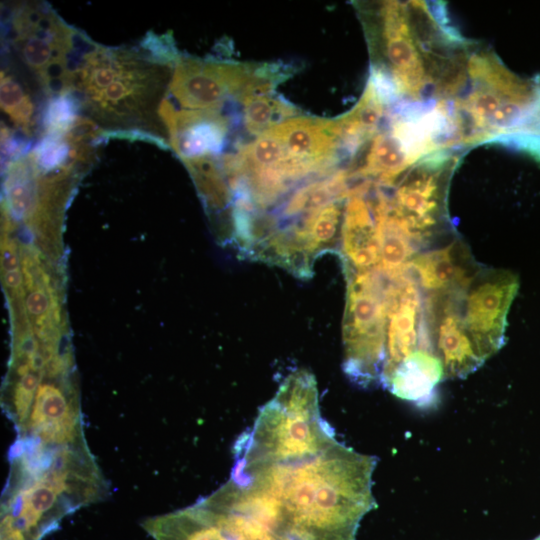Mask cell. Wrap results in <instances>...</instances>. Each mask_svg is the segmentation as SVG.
<instances>
[{"label": "cell", "instance_id": "8", "mask_svg": "<svg viewBox=\"0 0 540 540\" xmlns=\"http://www.w3.org/2000/svg\"><path fill=\"white\" fill-rule=\"evenodd\" d=\"M423 317V296L412 275L408 272L397 279L388 280L382 386L402 361L421 348Z\"/></svg>", "mask_w": 540, "mask_h": 540}, {"label": "cell", "instance_id": "9", "mask_svg": "<svg viewBox=\"0 0 540 540\" xmlns=\"http://www.w3.org/2000/svg\"><path fill=\"white\" fill-rule=\"evenodd\" d=\"M371 182L352 189L344 209L341 229V258L344 270L367 272L378 270L380 242L373 199L367 198Z\"/></svg>", "mask_w": 540, "mask_h": 540}, {"label": "cell", "instance_id": "1", "mask_svg": "<svg viewBox=\"0 0 540 540\" xmlns=\"http://www.w3.org/2000/svg\"><path fill=\"white\" fill-rule=\"evenodd\" d=\"M77 68H69L64 85L81 105L107 126L141 125L157 106L165 73L157 62L126 50L96 49Z\"/></svg>", "mask_w": 540, "mask_h": 540}, {"label": "cell", "instance_id": "11", "mask_svg": "<svg viewBox=\"0 0 540 540\" xmlns=\"http://www.w3.org/2000/svg\"><path fill=\"white\" fill-rule=\"evenodd\" d=\"M479 270L460 239L418 253L409 266V273L427 296L464 295Z\"/></svg>", "mask_w": 540, "mask_h": 540}, {"label": "cell", "instance_id": "3", "mask_svg": "<svg viewBox=\"0 0 540 540\" xmlns=\"http://www.w3.org/2000/svg\"><path fill=\"white\" fill-rule=\"evenodd\" d=\"M518 288L519 280L514 273L480 269L464 293L463 319L484 362L504 345L507 314Z\"/></svg>", "mask_w": 540, "mask_h": 540}, {"label": "cell", "instance_id": "13", "mask_svg": "<svg viewBox=\"0 0 540 540\" xmlns=\"http://www.w3.org/2000/svg\"><path fill=\"white\" fill-rule=\"evenodd\" d=\"M445 379L440 359L431 351L418 349L395 368L383 386L396 397L426 408L437 401L438 386Z\"/></svg>", "mask_w": 540, "mask_h": 540}, {"label": "cell", "instance_id": "17", "mask_svg": "<svg viewBox=\"0 0 540 540\" xmlns=\"http://www.w3.org/2000/svg\"><path fill=\"white\" fill-rule=\"evenodd\" d=\"M23 279V273L19 268L5 271L4 273V283L6 288L15 294H18L21 290Z\"/></svg>", "mask_w": 540, "mask_h": 540}, {"label": "cell", "instance_id": "7", "mask_svg": "<svg viewBox=\"0 0 540 540\" xmlns=\"http://www.w3.org/2000/svg\"><path fill=\"white\" fill-rule=\"evenodd\" d=\"M463 296H427L425 301V330L433 353L443 364L446 379L465 378L484 363L463 319Z\"/></svg>", "mask_w": 540, "mask_h": 540}, {"label": "cell", "instance_id": "2", "mask_svg": "<svg viewBox=\"0 0 540 540\" xmlns=\"http://www.w3.org/2000/svg\"><path fill=\"white\" fill-rule=\"evenodd\" d=\"M347 278L343 320V370L362 387L381 385L385 362L387 278L378 270Z\"/></svg>", "mask_w": 540, "mask_h": 540}, {"label": "cell", "instance_id": "6", "mask_svg": "<svg viewBox=\"0 0 540 540\" xmlns=\"http://www.w3.org/2000/svg\"><path fill=\"white\" fill-rule=\"evenodd\" d=\"M260 66L184 60L174 71L171 90L190 110H217L227 97L237 98L245 90L257 76Z\"/></svg>", "mask_w": 540, "mask_h": 540}, {"label": "cell", "instance_id": "10", "mask_svg": "<svg viewBox=\"0 0 540 540\" xmlns=\"http://www.w3.org/2000/svg\"><path fill=\"white\" fill-rule=\"evenodd\" d=\"M266 132L274 136L288 157L309 174L332 166L341 144L336 119L294 116Z\"/></svg>", "mask_w": 540, "mask_h": 540}, {"label": "cell", "instance_id": "5", "mask_svg": "<svg viewBox=\"0 0 540 540\" xmlns=\"http://www.w3.org/2000/svg\"><path fill=\"white\" fill-rule=\"evenodd\" d=\"M16 439L52 448L87 445L78 393L69 380H41Z\"/></svg>", "mask_w": 540, "mask_h": 540}, {"label": "cell", "instance_id": "15", "mask_svg": "<svg viewBox=\"0 0 540 540\" xmlns=\"http://www.w3.org/2000/svg\"><path fill=\"white\" fill-rule=\"evenodd\" d=\"M1 104L15 122L22 126L28 125L32 112L28 98L19 84L6 75L1 78Z\"/></svg>", "mask_w": 540, "mask_h": 540}, {"label": "cell", "instance_id": "14", "mask_svg": "<svg viewBox=\"0 0 540 540\" xmlns=\"http://www.w3.org/2000/svg\"><path fill=\"white\" fill-rule=\"evenodd\" d=\"M238 100L243 105L246 129L257 135L296 114L291 104L278 98L273 92H254Z\"/></svg>", "mask_w": 540, "mask_h": 540}, {"label": "cell", "instance_id": "16", "mask_svg": "<svg viewBox=\"0 0 540 540\" xmlns=\"http://www.w3.org/2000/svg\"><path fill=\"white\" fill-rule=\"evenodd\" d=\"M2 268L5 271L19 268V257L13 240L5 239L2 245Z\"/></svg>", "mask_w": 540, "mask_h": 540}, {"label": "cell", "instance_id": "4", "mask_svg": "<svg viewBox=\"0 0 540 540\" xmlns=\"http://www.w3.org/2000/svg\"><path fill=\"white\" fill-rule=\"evenodd\" d=\"M446 160H422L396 187L390 206L420 247L440 233L445 221Z\"/></svg>", "mask_w": 540, "mask_h": 540}, {"label": "cell", "instance_id": "12", "mask_svg": "<svg viewBox=\"0 0 540 540\" xmlns=\"http://www.w3.org/2000/svg\"><path fill=\"white\" fill-rule=\"evenodd\" d=\"M162 115L172 134V142L184 160L210 157L224 146L228 121L217 110H181L171 106Z\"/></svg>", "mask_w": 540, "mask_h": 540}]
</instances>
